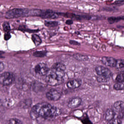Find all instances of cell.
<instances>
[{
    "label": "cell",
    "instance_id": "obj_1",
    "mask_svg": "<svg viewBox=\"0 0 124 124\" xmlns=\"http://www.w3.org/2000/svg\"><path fill=\"white\" fill-rule=\"evenodd\" d=\"M59 108L52 106L49 103H40L34 105L31 109L30 115L33 119L39 117L53 118L58 116L60 114Z\"/></svg>",
    "mask_w": 124,
    "mask_h": 124
},
{
    "label": "cell",
    "instance_id": "obj_2",
    "mask_svg": "<svg viewBox=\"0 0 124 124\" xmlns=\"http://www.w3.org/2000/svg\"><path fill=\"white\" fill-rule=\"evenodd\" d=\"M65 70L51 68L46 75V83L51 86H56L61 84L64 81Z\"/></svg>",
    "mask_w": 124,
    "mask_h": 124
},
{
    "label": "cell",
    "instance_id": "obj_3",
    "mask_svg": "<svg viewBox=\"0 0 124 124\" xmlns=\"http://www.w3.org/2000/svg\"><path fill=\"white\" fill-rule=\"evenodd\" d=\"M29 10L27 9L14 8L10 9L6 13L5 17L11 19L28 16Z\"/></svg>",
    "mask_w": 124,
    "mask_h": 124
},
{
    "label": "cell",
    "instance_id": "obj_4",
    "mask_svg": "<svg viewBox=\"0 0 124 124\" xmlns=\"http://www.w3.org/2000/svg\"><path fill=\"white\" fill-rule=\"evenodd\" d=\"M31 16H38L43 19H54L58 17V14L50 10L35 9L30 11Z\"/></svg>",
    "mask_w": 124,
    "mask_h": 124
},
{
    "label": "cell",
    "instance_id": "obj_5",
    "mask_svg": "<svg viewBox=\"0 0 124 124\" xmlns=\"http://www.w3.org/2000/svg\"><path fill=\"white\" fill-rule=\"evenodd\" d=\"M15 79L14 75L12 73L5 72L1 74L0 77L1 84L4 86H8L11 84Z\"/></svg>",
    "mask_w": 124,
    "mask_h": 124
},
{
    "label": "cell",
    "instance_id": "obj_6",
    "mask_svg": "<svg viewBox=\"0 0 124 124\" xmlns=\"http://www.w3.org/2000/svg\"><path fill=\"white\" fill-rule=\"evenodd\" d=\"M116 116L121 119L124 115V102L123 101H118L114 104L112 108Z\"/></svg>",
    "mask_w": 124,
    "mask_h": 124
},
{
    "label": "cell",
    "instance_id": "obj_7",
    "mask_svg": "<svg viewBox=\"0 0 124 124\" xmlns=\"http://www.w3.org/2000/svg\"><path fill=\"white\" fill-rule=\"evenodd\" d=\"M46 64L43 63H40L36 65L34 68L35 72L38 75L41 76H46L49 70Z\"/></svg>",
    "mask_w": 124,
    "mask_h": 124
},
{
    "label": "cell",
    "instance_id": "obj_8",
    "mask_svg": "<svg viewBox=\"0 0 124 124\" xmlns=\"http://www.w3.org/2000/svg\"><path fill=\"white\" fill-rule=\"evenodd\" d=\"M61 92L58 90L55 89H51L46 94L47 98L50 101H57L61 97Z\"/></svg>",
    "mask_w": 124,
    "mask_h": 124
},
{
    "label": "cell",
    "instance_id": "obj_9",
    "mask_svg": "<svg viewBox=\"0 0 124 124\" xmlns=\"http://www.w3.org/2000/svg\"><path fill=\"white\" fill-rule=\"evenodd\" d=\"M95 71L99 76L106 77L110 78L112 76V73L108 69L101 66H97L95 68Z\"/></svg>",
    "mask_w": 124,
    "mask_h": 124
},
{
    "label": "cell",
    "instance_id": "obj_10",
    "mask_svg": "<svg viewBox=\"0 0 124 124\" xmlns=\"http://www.w3.org/2000/svg\"><path fill=\"white\" fill-rule=\"evenodd\" d=\"M101 62L106 66L114 67L116 66V60L113 57H104L102 58Z\"/></svg>",
    "mask_w": 124,
    "mask_h": 124
},
{
    "label": "cell",
    "instance_id": "obj_11",
    "mask_svg": "<svg viewBox=\"0 0 124 124\" xmlns=\"http://www.w3.org/2000/svg\"><path fill=\"white\" fill-rule=\"evenodd\" d=\"M81 102L82 100L80 98H74L70 101L68 106L70 108H75L78 107L81 105Z\"/></svg>",
    "mask_w": 124,
    "mask_h": 124
},
{
    "label": "cell",
    "instance_id": "obj_12",
    "mask_svg": "<svg viewBox=\"0 0 124 124\" xmlns=\"http://www.w3.org/2000/svg\"><path fill=\"white\" fill-rule=\"evenodd\" d=\"M81 81L79 79H73L68 81L67 83L68 88L75 89L79 87L81 85Z\"/></svg>",
    "mask_w": 124,
    "mask_h": 124
},
{
    "label": "cell",
    "instance_id": "obj_13",
    "mask_svg": "<svg viewBox=\"0 0 124 124\" xmlns=\"http://www.w3.org/2000/svg\"><path fill=\"white\" fill-rule=\"evenodd\" d=\"M116 114L113 109H108L106 111L105 114V119L107 121H109L116 117Z\"/></svg>",
    "mask_w": 124,
    "mask_h": 124
},
{
    "label": "cell",
    "instance_id": "obj_14",
    "mask_svg": "<svg viewBox=\"0 0 124 124\" xmlns=\"http://www.w3.org/2000/svg\"><path fill=\"white\" fill-rule=\"evenodd\" d=\"M73 57L74 59H75L76 60L81 61V62L86 61L89 59V57L87 56L83 55V54H74Z\"/></svg>",
    "mask_w": 124,
    "mask_h": 124
},
{
    "label": "cell",
    "instance_id": "obj_15",
    "mask_svg": "<svg viewBox=\"0 0 124 124\" xmlns=\"http://www.w3.org/2000/svg\"><path fill=\"white\" fill-rule=\"evenodd\" d=\"M32 40L36 46H39L41 42V39L40 37L36 34H33L32 35Z\"/></svg>",
    "mask_w": 124,
    "mask_h": 124
},
{
    "label": "cell",
    "instance_id": "obj_16",
    "mask_svg": "<svg viewBox=\"0 0 124 124\" xmlns=\"http://www.w3.org/2000/svg\"><path fill=\"white\" fill-rule=\"evenodd\" d=\"M51 68L57 69H60V70H65L66 67L65 65L59 62H57L53 64Z\"/></svg>",
    "mask_w": 124,
    "mask_h": 124
},
{
    "label": "cell",
    "instance_id": "obj_17",
    "mask_svg": "<svg viewBox=\"0 0 124 124\" xmlns=\"http://www.w3.org/2000/svg\"><path fill=\"white\" fill-rule=\"evenodd\" d=\"M46 54V51H37L33 53V56L36 57H43L45 56Z\"/></svg>",
    "mask_w": 124,
    "mask_h": 124
},
{
    "label": "cell",
    "instance_id": "obj_18",
    "mask_svg": "<svg viewBox=\"0 0 124 124\" xmlns=\"http://www.w3.org/2000/svg\"><path fill=\"white\" fill-rule=\"evenodd\" d=\"M114 88L116 90H122L124 89V82H117L114 85Z\"/></svg>",
    "mask_w": 124,
    "mask_h": 124
},
{
    "label": "cell",
    "instance_id": "obj_19",
    "mask_svg": "<svg viewBox=\"0 0 124 124\" xmlns=\"http://www.w3.org/2000/svg\"><path fill=\"white\" fill-rule=\"evenodd\" d=\"M121 19V17H111L108 18V21L110 24H112L117 22Z\"/></svg>",
    "mask_w": 124,
    "mask_h": 124
},
{
    "label": "cell",
    "instance_id": "obj_20",
    "mask_svg": "<svg viewBox=\"0 0 124 124\" xmlns=\"http://www.w3.org/2000/svg\"><path fill=\"white\" fill-rule=\"evenodd\" d=\"M44 24L46 26L49 27H54L58 25V23L55 21H46Z\"/></svg>",
    "mask_w": 124,
    "mask_h": 124
},
{
    "label": "cell",
    "instance_id": "obj_21",
    "mask_svg": "<svg viewBox=\"0 0 124 124\" xmlns=\"http://www.w3.org/2000/svg\"><path fill=\"white\" fill-rule=\"evenodd\" d=\"M108 124H122L121 119L116 116V117L108 122Z\"/></svg>",
    "mask_w": 124,
    "mask_h": 124
},
{
    "label": "cell",
    "instance_id": "obj_22",
    "mask_svg": "<svg viewBox=\"0 0 124 124\" xmlns=\"http://www.w3.org/2000/svg\"><path fill=\"white\" fill-rule=\"evenodd\" d=\"M116 68L118 69L122 68H124V60L122 59H119L116 60Z\"/></svg>",
    "mask_w": 124,
    "mask_h": 124
},
{
    "label": "cell",
    "instance_id": "obj_23",
    "mask_svg": "<svg viewBox=\"0 0 124 124\" xmlns=\"http://www.w3.org/2000/svg\"><path fill=\"white\" fill-rule=\"evenodd\" d=\"M3 27L4 31L6 33L9 32V31H10V30H11L9 23L7 22H4L3 23Z\"/></svg>",
    "mask_w": 124,
    "mask_h": 124
},
{
    "label": "cell",
    "instance_id": "obj_24",
    "mask_svg": "<svg viewBox=\"0 0 124 124\" xmlns=\"http://www.w3.org/2000/svg\"><path fill=\"white\" fill-rule=\"evenodd\" d=\"M7 124H23L22 122L17 118L11 119L9 120L7 122Z\"/></svg>",
    "mask_w": 124,
    "mask_h": 124
},
{
    "label": "cell",
    "instance_id": "obj_25",
    "mask_svg": "<svg viewBox=\"0 0 124 124\" xmlns=\"http://www.w3.org/2000/svg\"><path fill=\"white\" fill-rule=\"evenodd\" d=\"M110 78L106 77L99 76L98 77L97 79V81L99 82H105L108 81L110 79Z\"/></svg>",
    "mask_w": 124,
    "mask_h": 124
},
{
    "label": "cell",
    "instance_id": "obj_26",
    "mask_svg": "<svg viewBox=\"0 0 124 124\" xmlns=\"http://www.w3.org/2000/svg\"><path fill=\"white\" fill-rule=\"evenodd\" d=\"M11 38V35L9 33H5L4 36V40H8L9 39H10V38Z\"/></svg>",
    "mask_w": 124,
    "mask_h": 124
},
{
    "label": "cell",
    "instance_id": "obj_27",
    "mask_svg": "<svg viewBox=\"0 0 124 124\" xmlns=\"http://www.w3.org/2000/svg\"><path fill=\"white\" fill-rule=\"evenodd\" d=\"M4 68V65L2 62H1L0 64V71H2L3 70Z\"/></svg>",
    "mask_w": 124,
    "mask_h": 124
},
{
    "label": "cell",
    "instance_id": "obj_28",
    "mask_svg": "<svg viewBox=\"0 0 124 124\" xmlns=\"http://www.w3.org/2000/svg\"><path fill=\"white\" fill-rule=\"evenodd\" d=\"M70 43L71 44H74L75 45H78L79 44V43L76 41H74L71 40L70 41Z\"/></svg>",
    "mask_w": 124,
    "mask_h": 124
},
{
    "label": "cell",
    "instance_id": "obj_29",
    "mask_svg": "<svg viewBox=\"0 0 124 124\" xmlns=\"http://www.w3.org/2000/svg\"><path fill=\"white\" fill-rule=\"evenodd\" d=\"M115 4H117V5H122L124 4V1H117L115 3Z\"/></svg>",
    "mask_w": 124,
    "mask_h": 124
},
{
    "label": "cell",
    "instance_id": "obj_30",
    "mask_svg": "<svg viewBox=\"0 0 124 124\" xmlns=\"http://www.w3.org/2000/svg\"><path fill=\"white\" fill-rule=\"evenodd\" d=\"M73 21L71 20H68L66 22V24H67L71 25L73 23Z\"/></svg>",
    "mask_w": 124,
    "mask_h": 124
},
{
    "label": "cell",
    "instance_id": "obj_31",
    "mask_svg": "<svg viewBox=\"0 0 124 124\" xmlns=\"http://www.w3.org/2000/svg\"><path fill=\"white\" fill-rule=\"evenodd\" d=\"M122 19L123 20H124V16H123L121 17Z\"/></svg>",
    "mask_w": 124,
    "mask_h": 124
}]
</instances>
